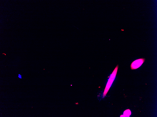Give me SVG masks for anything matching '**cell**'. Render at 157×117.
<instances>
[{
  "label": "cell",
  "instance_id": "obj_1",
  "mask_svg": "<svg viewBox=\"0 0 157 117\" xmlns=\"http://www.w3.org/2000/svg\"><path fill=\"white\" fill-rule=\"evenodd\" d=\"M118 67V65H117L110 75L105 88L103 94V97H104L106 96L117 74Z\"/></svg>",
  "mask_w": 157,
  "mask_h": 117
},
{
  "label": "cell",
  "instance_id": "obj_2",
  "mask_svg": "<svg viewBox=\"0 0 157 117\" xmlns=\"http://www.w3.org/2000/svg\"><path fill=\"white\" fill-rule=\"evenodd\" d=\"M145 58H141L137 59L133 62L130 65L131 70L137 69L143 64L145 60Z\"/></svg>",
  "mask_w": 157,
  "mask_h": 117
},
{
  "label": "cell",
  "instance_id": "obj_3",
  "mask_svg": "<svg viewBox=\"0 0 157 117\" xmlns=\"http://www.w3.org/2000/svg\"><path fill=\"white\" fill-rule=\"evenodd\" d=\"M131 114V112L129 109L125 110L124 112L123 115L120 116V117H129Z\"/></svg>",
  "mask_w": 157,
  "mask_h": 117
},
{
  "label": "cell",
  "instance_id": "obj_4",
  "mask_svg": "<svg viewBox=\"0 0 157 117\" xmlns=\"http://www.w3.org/2000/svg\"><path fill=\"white\" fill-rule=\"evenodd\" d=\"M18 77H19V78H22V77H21V75H20V74H18Z\"/></svg>",
  "mask_w": 157,
  "mask_h": 117
}]
</instances>
